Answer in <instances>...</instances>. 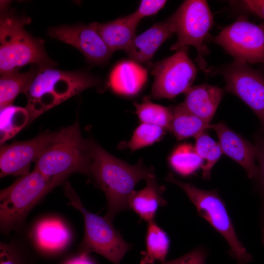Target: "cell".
<instances>
[{
    "label": "cell",
    "instance_id": "cell-1",
    "mask_svg": "<svg viewBox=\"0 0 264 264\" xmlns=\"http://www.w3.org/2000/svg\"><path fill=\"white\" fill-rule=\"evenodd\" d=\"M89 140L91 165L89 176L105 193L106 219L112 222L118 213L130 209L129 199L136 184L154 175L152 167L142 160L131 165L110 154L95 141Z\"/></svg>",
    "mask_w": 264,
    "mask_h": 264
},
{
    "label": "cell",
    "instance_id": "cell-4",
    "mask_svg": "<svg viewBox=\"0 0 264 264\" xmlns=\"http://www.w3.org/2000/svg\"><path fill=\"white\" fill-rule=\"evenodd\" d=\"M31 22L26 17L11 12L2 13L0 19V72L5 74L18 72L28 64L39 67L57 65L47 55L44 41L33 38L24 26Z\"/></svg>",
    "mask_w": 264,
    "mask_h": 264
},
{
    "label": "cell",
    "instance_id": "cell-5",
    "mask_svg": "<svg viewBox=\"0 0 264 264\" xmlns=\"http://www.w3.org/2000/svg\"><path fill=\"white\" fill-rule=\"evenodd\" d=\"M48 178L36 169L20 176L0 192V227L8 235L21 229L29 212L53 188L64 182Z\"/></svg>",
    "mask_w": 264,
    "mask_h": 264
},
{
    "label": "cell",
    "instance_id": "cell-15",
    "mask_svg": "<svg viewBox=\"0 0 264 264\" xmlns=\"http://www.w3.org/2000/svg\"><path fill=\"white\" fill-rule=\"evenodd\" d=\"M175 33V25L170 16L136 36L125 51L132 60L137 63H148L159 46Z\"/></svg>",
    "mask_w": 264,
    "mask_h": 264
},
{
    "label": "cell",
    "instance_id": "cell-29",
    "mask_svg": "<svg viewBox=\"0 0 264 264\" xmlns=\"http://www.w3.org/2000/svg\"><path fill=\"white\" fill-rule=\"evenodd\" d=\"M26 251L13 242L0 243V264H30Z\"/></svg>",
    "mask_w": 264,
    "mask_h": 264
},
{
    "label": "cell",
    "instance_id": "cell-32",
    "mask_svg": "<svg viewBox=\"0 0 264 264\" xmlns=\"http://www.w3.org/2000/svg\"><path fill=\"white\" fill-rule=\"evenodd\" d=\"M166 2L164 0H142L137 9L133 13L141 21L145 17L157 13L164 7Z\"/></svg>",
    "mask_w": 264,
    "mask_h": 264
},
{
    "label": "cell",
    "instance_id": "cell-31",
    "mask_svg": "<svg viewBox=\"0 0 264 264\" xmlns=\"http://www.w3.org/2000/svg\"><path fill=\"white\" fill-rule=\"evenodd\" d=\"M207 256V250L203 247H198L177 259L160 264H206Z\"/></svg>",
    "mask_w": 264,
    "mask_h": 264
},
{
    "label": "cell",
    "instance_id": "cell-6",
    "mask_svg": "<svg viewBox=\"0 0 264 264\" xmlns=\"http://www.w3.org/2000/svg\"><path fill=\"white\" fill-rule=\"evenodd\" d=\"M64 192L70 204L83 217L84 235L78 246L80 254L96 253L113 264H120L132 245L124 240L112 222L88 210L67 181L65 183Z\"/></svg>",
    "mask_w": 264,
    "mask_h": 264
},
{
    "label": "cell",
    "instance_id": "cell-25",
    "mask_svg": "<svg viewBox=\"0 0 264 264\" xmlns=\"http://www.w3.org/2000/svg\"><path fill=\"white\" fill-rule=\"evenodd\" d=\"M169 162L176 173L183 176H188L201 168L202 161L195 147L185 143L178 145L172 152L169 157Z\"/></svg>",
    "mask_w": 264,
    "mask_h": 264
},
{
    "label": "cell",
    "instance_id": "cell-9",
    "mask_svg": "<svg viewBox=\"0 0 264 264\" xmlns=\"http://www.w3.org/2000/svg\"><path fill=\"white\" fill-rule=\"evenodd\" d=\"M235 60L264 65V22L256 24L243 16L214 38Z\"/></svg>",
    "mask_w": 264,
    "mask_h": 264
},
{
    "label": "cell",
    "instance_id": "cell-30",
    "mask_svg": "<svg viewBox=\"0 0 264 264\" xmlns=\"http://www.w3.org/2000/svg\"><path fill=\"white\" fill-rule=\"evenodd\" d=\"M257 150L256 159L258 162L257 179L264 208V133L260 132L255 136V144Z\"/></svg>",
    "mask_w": 264,
    "mask_h": 264
},
{
    "label": "cell",
    "instance_id": "cell-14",
    "mask_svg": "<svg viewBox=\"0 0 264 264\" xmlns=\"http://www.w3.org/2000/svg\"><path fill=\"white\" fill-rule=\"evenodd\" d=\"M210 129L216 132L223 154L239 164L249 178L255 179L258 168L256 164L257 150L255 145L232 130L222 122L211 124Z\"/></svg>",
    "mask_w": 264,
    "mask_h": 264
},
{
    "label": "cell",
    "instance_id": "cell-11",
    "mask_svg": "<svg viewBox=\"0 0 264 264\" xmlns=\"http://www.w3.org/2000/svg\"><path fill=\"white\" fill-rule=\"evenodd\" d=\"M226 90L247 105L258 117L264 133V76L246 63L235 60L221 69Z\"/></svg>",
    "mask_w": 264,
    "mask_h": 264
},
{
    "label": "cell",
    "instance_id": "cell-23",
    "mask_svg": "<svg viewBox=\"0 0 264 264\" xmlns=\"http://www.w3.org/2000/svg\"><path fill=\"white\" fill-rule=\"evenodd\" d=\"M39 66L32 65L25 72H15L1 75L0 107L12 105L16 97L23 92L37 74Z\"/></svg>",
    "mask_w": 264,
    "mask_h": 264
},
{
    "label": "cell",
    "instance_id": "cell-28",
    "mask_svg": "<svg viewBox=\"0 0 264 264\" xmlns=\"http://www.w3.org/2000/svg\"><path fill=\"white\" fill-rule=\"evenodd\" d=\"M166 131L159 126L142 123L134 131L130 140L120 144V147L132 151L140 149L158 141Z\"/></svg>",
    "mask_w": 264,
    "mask_h": 264
},
{
    "label": "cell",
    "instance_id": "cell-3",
    "mask_svg": "<svg viewBox=\"0 0 264 264\" xmlns=\"http://www.w3.org/2000/svg\"><path fill=\"white\" fill-rule=\"evenodd\" d=\"M34 162L35 168L48 178L66 179L74 173L88 176L89 140L82 137L78 121L54 132Z\"/></svg>",
    "mask_w": 264,
    "mask_h": 264
},
{
    "label": "cell",
    "instance_id": "cell-2",
    "mask_svg": "<svg viewBox=\"0 0 264 264\" xmlns=\"http://www.w3.org/2000/svg\"><path fill=\"white\" fill-rule=\"evenodd\" d=\"M99 83L95 77L84 71L39 67L37 74L23 92L27 99L26 109L29 114V123L69 98Z\"/></svg>",
    "mask_w": 264,
    "mask_h": 264
},
{
    "label": "cell",
    "instance_id": "cell-18",
    "mask_svg": "<svg viewBox=\"0 0 264 264\" xmlns=\"http://www.w3.org/2000/svg\"><path fill=\"white\" fill-rule=\"evenodd\" d=\"M133 13L107 23L92 22L103 41L113 53L126 50L136 36V27L140 22Z\"/></svg>",
    "mask_w": 264,
    "mask_h": 264
},
{
    "label": "cell",
    "instance_id": "cell-12",
    "mask_svg": "<svg viewBox=\"0 0 264 264\" xmlns=\"http://www.w3.org/2000/svg\"><path fill=\"white\" fill-rule=\"evenodd\" d=\"M48 35L70 44L79 50L87 60L93 64H102L111 56L112 52L96 31L93 24L49 28Z\"/></svg>",
    "mask_w": 264,
    "mask_h": 264
},
{
    "label": "cell",
    "instance_id": "cell-33",
    "mask_svg": "<svg viewBox=\"0 0 264 264\" xmlns=\"http://www.w3.org/2000/svg\"><path fill=\"white\" fill-rule=\"evenodd\" d=\"M240 2L245 9L264 19V0H244Z\"/></svg>",
    "mask_w": 264,
    "mask_h": 264
},
{
    "label": "cell",
    "instance_id": "cell-24",
    "mask_svg": "<svg viewBox=\"0 0 264 264\" xmlns=\"http://www.w3.org/2000/svg\"><path fill=\"white\" fill-rule=\"evenodd\" d=\"M29 114L25 108L8 105L0 108V145L15 136L27 124L29 123Z\"/></svg>",
    "mask_w": 264,
    "mask_h": 264
},
{
    "label": "cell",
    "instance_id": "cell-7",
    "mask_svg": "<svg viewBox=\"0 0 264 264\" xmlns=\"http://www.w3.org/2000/svg\"><path fill=\"white\" fill-rule=\"evenodd\" d=\"M165 179L183 190L194 204L199 215L226 240L229 247V254L238 264H246L252 261V255L239 240L225 202L216 190L198 188L178 180L172 174H169Z\"/></svg>",
    "mask_w": 264,
    "mask_h": 264
},
{
    "label": "cell",
    "instance_id": "cell-20",
    "mask_svg": "<svg viewBox=\"0 0 264 264\" xmlns=\"http://www.w3.org/2000/svg\"><path fill=\"white\" fill-rule=\"evenodd\" d=\"M33 237L40 250L47 253H55L67 245L70 234L60 220L47 219L37 224L33 231Z\"/></svg>",
    "mask_w": 264,
    "mask_h": 264
},
{
    "label": "cell",
    "instance_id": "cell-16",
    "mask_svg": "<svg viewBox=\"0 0 264 264\" xmlns=\"http://www.w3.org/2000/svg\"><path fill=\"white\" fill-rule=\"evenodd\" d=\"M184 93L182 105L192 114L210 123L222 98L223 89L203 84L191 87Z\"/></svg>",
    "mask_w": 264,
    "mask_h": 264
},
{
    "label": "cell",
    "instance_id": "cell-19",
    "mask_svg": "<svg viewBox=\"0 0 264 264\" xmlns=\"http://www.w3.org/2000/svg\"><path fill=\"white\" fill-rule=\"evenodd\" d=\"M147 69L132 60L122 61L112 69L109 77L111 89L116 93L131 96L137 93L147 79Z\"/></svg>",
    "mask_w": 264,
    "mask_h": 264
},
{
    "label": "cell",
    "instance_id": "cell-21",
    "mask_svg": "<svg viewBox=\"0 0 264 264\" xmlns=\"http://www.w3.org/2000/svg\"><path fill=\"white\" fill-rule=\"evenodd\" d=\"M172 117L168 130L177 140H181L197 135L210 129L208 123L187 110L181 104L171 106Z\"/></svg>",
    "mask_w": 264,
    "mask_h": 264
},
{
    "label": "cell",
    "instance_id": "cell-13",
    "mask_svg": "<svg viewBox=\"0 0 264 264\" xmlns=\"http://www.w3.org/2000/svg\"><path fill=\"white\" fill-rule=\"evenodd\" d=\"M54 132H44L32 139L13 141L1 145L0 150V177L21 176L29 173L35 162Z\"/></svg>",
    "mask_w": 264,
    "mask_h": 264
},
{
    "label": "cell",
    "instance_id": "cell-8",
    "mask_svg": "<svg viewBox=\"0 0 264 264\" xmlns=\"http://www.w3.org/2000/svg\"><path fill=\"white\" fill-rule=\"evenodd\" d=\"M177 34L170 49L178 50L192 45L197 50L199 68L208 71L204 58L207 53L204 41L213 25V16L206 0H187L171 16Z\"/></svg>",
    "mask_w": 264,
    "mask_h": 264
},
{
    "label": "cell",
    "instance_id": "cell-27",
    "mask_svg": "<svg viewBox=\"0 0 264 264\" xmlns=\"http://www.w3.org/2000/svg\"><path fill=\"white\" fill-rule=\"evenodd\" d=\"M136 113L143 123L155 125L168 130L172 117L170 107H166L151 102L148 97L141 103L134 102Z\"/></svg>",
    "mask_w": 264,
    "mask_h": 264
},
{
    "label": "cell",
    "instance_id": "cell-34",
    "mask_svg": "<svg viewBox=\"0 0 264 264\" xmlns=\"http://www.w3.org/2000/svg\"><path fill=\"white\" fill-rule=\"evenodd\" d=\"M65 264H95L89 258L88 255L80 254L77 257L71 258Z\"/></svg>",
    "mask_w": 264,
    "mask_h": 264
},
{
    "label": "cell",
    "instance_id": "cell-10",
    "mask_svg": "<svg viewBox=\"0 0 264 264\" xmlns=\"http://www.w3.org/2000/svg\"><path fill=\"white\" fill-rule=\"evenodd\" d=\"M151 74L154 78L151 97L172 99L185 93L191 87L196 77L197 68L186 48L153 65Z\"/></svg>",
    "mask_w": 264,
    "mask_h": 264
},
{
    "label": "cell",
    "instance_id": "cell-26",
    "mask_svg": "<svg viewBox=\"0 0 264 264\" xmlns=\"http://www.w3.org/2000/svg\"><path fill=\"white\" fill-rule=\"evenodd\" d=\"M195 148L202 163V178H210L212 169L223 154L219 142H216L205 132L196 137Z\"/></svg>",
    "mask_w": 264,
    "mask_h": 264
},
{
    "label": "cell",
    "instance_id": "cell-22",
    "mask_svg": "<svg viewBox=\"0 0 264 264\" xmlns=\"http://www.w3.org/2000/svg\"><path fill=\"white\" fill-rule=\"evenodd\" d=\"M147 224L146 249L141 252L140 264H154L156 261L163 263L165 262L169 250L170 238L155 220Z\"/></svg>",
    "mask_w": 264,
    "mask_h": 264
},
{
    "label": "cell",
    "instance_id": "cell-17",
    "mask_svg": "<svg viewBox=\"0 0 264 264\" xmlns=\"http://www.w3.org/2000/svg\"><path fill=\"white\" fill-rule=\"evenodd\" d=\"M146 181L145 187L132 193L129 205L141 220L148 223L155 220L158 209L165 206L167 202L163 196L166 187L157 183L155 175L147 178Z\"/></svg>",
    "mask_w": 264,
    "mask_h": 264
}]
</instances>
